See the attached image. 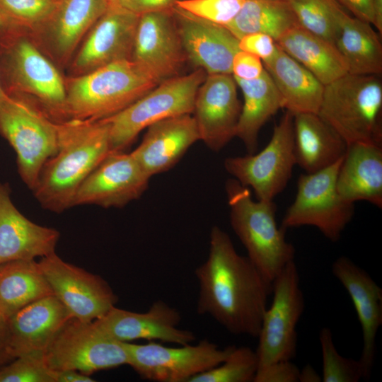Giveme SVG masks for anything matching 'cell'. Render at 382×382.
Here are the masks:
<instances>
[{
  "label": "cell",
  "instance_id": "9c48e42d",
  "mask_svg": "<svg viewBox=\"0 0 382 382\" xmlns=\"http://www.w3.org/2000/svg\"><path fill=\"white\" fill-rule=\"evenodd\" d=\"M342 160L299 177L296 195L282 219V229L309 226L331 242L340 239L354 214V204L343 199L336 187Z\"/></svg>",
  "mask_w": 382,
  "mask_h": 382
},
{
  "label": "cell",
  "instance_id": "60d3db41",
  "mask_svg": "<svg viewBox=\"0 0 382 382\" xmlns=\"http://www.w3.org/2000/svg\"><path fill=\"white\" fill-rule=\"evenodd\" d=\"M240 50L251 53L258 57L262 62L272 58L278 46L270 35L262 33H251L238 39Z\"/></svg>",
  "mask_w": 382,
  "mask_h": 382
},
{
  "label": "cell",
  "instance_id": "52a82bcc",
  "mask_svg": "<svg viewBox=\"0 0 382 382\" xmlns=\"http://www.w3.org/2000/svg\"><path fill=\"white\" fill-rule=\"evenodd\" d=\"M0 135L16 152L18 174L32 190L57 150V122L33 100L7 93L0 105Z\"/></svg>",
  "mask_w": 382,
  "mask_h": 382
},
{
  "label": "cell",
  "instance_id": "d6986e66",
  "mask_svg": "<svg viewBox=\"0 0 382 382\" xmlns=\"http://www.w3.org/2000/svg\"><path fill=\"white\" fill-rule=\"evenodd\" d=\"M180 321L177 309L163 300H156L144 313L113 306L93 323L104 335L118 342L147 340L179 345L191 344L195 336L190 330L179 328Z\"/></svg>",
  "mask_w": 382,
  "mask_h": 382
},
{
  "label": "cell",
  "instance_id": "681fc988",
  "mask_svg": "<svg viewBox=\"0 0 382 382\" xmlns=\"http://www.w3.org/2000/svg\"><path fill=\"white\" fill-rule=\"evenodd\" d=\"M374 9V24L378 33H382V0H373Z\"/></svg>",
  "mask_w": 382,
  "mask_h": 382
},
{
  "label": "cell",
  "instance_id": "8fae6325",
  "mask_svg": "<svg viewBox=\"0 0 382 382\" xmlns=\"http://www.w3.org/2000/svg\"><path fill=\"white\" fill-rule=\"evenodd\" d=\"M272 303L265 312L257 336L258 368L296 357V326L304 310L305 300L294 260L272 282Z\"/></svg>",
  "mask_w": 382,
  "mask_h": 382
},
{
  "label": "cell",
  "instance_id": "f6af8a7d",
  "mask_svg": "<svg viewBox=\"0 0 382 382\" xmlns=\"http://www.w3.org/2000/svg\"><path fill=\"white\" fill-rule=\"evenodd\" d=\"M13 359L9 345L7 319L0 314V369Z\"/></svg>",
  "mask_w": 382,
  "mask_h": 382
},
{
  "label": "cell",
  "instance_id": "836d02e7",
  "mask_svg": "<svg viewBox=\"0 0 382 382\" xmlns=\"http://www.w3.org/2000/svg\"><path fill=\"white\" fill-rule=\"evenodd\" d=\"M288 2L301 28L335 44L347 13L336 0H288Z\"/></svg>",
  "mask_w": 382,
  "mask_h": 382
},
{
  "label": "cell",
  "instance_id": "7a4b0ae2",
  "mask_svg": "<svg viewBox=\"0 0 382 382\" xmlns=\"http://www.w3.org/2000/svg\"><path fill=\"white\" fill-rule=\"evenodd\" d=\"M111 151L105 119L57 122V150L42 166L31 190L34 197L54 213L73 207L81 183Z\"/></svg>",
  "mask_w": 382,
  "mask_h": 382
},
{
  "label": "cell",
  "instance_id": "4316f807",
  "mask_svg": "<svg viewBox=\"0 0 382 382\" xmlns=\"http://www.w3.org/2000/svg\"><path fill=\"white\" fill-rule=\"evenodd\" d=\"M296 163L306 173L332 166L343 158L347 143L317 113L294 115Z\"/></svg>",
  "mask_w": 382,
  "mask_h": 382
},
{
  "label": "cell",
  "instance_id": "277c9868",
  "mask_svg": "<svg viewBox=\"0 0 382 382\" xmlns=\"http://www.w3.org/2000/svg\"><path fill=\"white\" fill-rule=\"evenodd\" d=\"M230 223L247 257L271 283L294 260L295 248L276 221L274 201L254 200L250 188L234 178L225 185Z\"/></svg>",
  "mask_w": 382,
  "mask_h": 382
},
{
  "label": "cell",
  "instance_id": "30bf717a",
  "mask_svg": "<svg viewBox=\"0 0 382 382\" xmlns=\"http://www.w3.org/2000/svg\"><path fill=\"white\" fill-rule=\"evenodd\" d=\"M293 120L294 115L286 110L262 151L224 160L225 170L240 184L251 188L256 199L273 201L291 179L296 165Z\"/></svg>",
  "mask_w": 382,
  "mask_h": 382
},
{
  "label": "cell",
  "instance_id": "ac0fdd59",
  "mask_svg": "<svg viewBox=\"0 0 382 382\" xmlns=\"http://www.w3.org/2000/svg\"><path fill=\"white\" fill-rule=\"evenodd\" d=\"M172 9L140 15L134 40L131 59L159 83L181 75L187 61Z\"/></svg>",
  "mask_w": 382,
  "mask_h": 382
},
{
  "label": "cell",
  "instance_id": "f5cc1de1",
  "mask_svg": "<svg viewBox=\"0 0 382 382\" xmlns=\"http://www.w3.org/2000/svg\"><path fill=\"white\" fill-rule=\"evenodd\" d=\"M281 1H288V0H281Z\"/></svg>",
  "mask_w": 382,
  "mask_h": 382
},
{
  "label": "cell",
  "instance_id": "cb8c5ba5",
  "mask_svg": "<svg viewBox=\"0 0 382 382\" xmlns=\"http://www.w3.org/2000/svg\"><path fill=\"white\" fill-rule=\"evenodd\" d=\"M71 318L54 295L36 300L16 312L7 319L13 359L31 352H45Z\"/></svg>",
  "mask_w": 382,
  "mask_h": 382
},
{
  "label": "cell",
  "instance_id": "6da1fadb",
  "mask_svg": "<svg viewBox=\"0 0 382 382\" xmlns=\"http://www.w3.org/2000/svg\"><path fill=\"white\" fill-rule=\"evenodd\" d=\"M195 274L197 313L211 316L233 335L257 337L272 283L247 256L238 253L220 227L212 228L207 258Z\"/></svg>",
  "mask_w": 382,
  "mask_h": 382
},
{
  "label": "cell",
  "instance_id": "bcb514c9",
  "mask_svg": "<svg viewBox=\"0 0 382 382\" xmlns=\"http://www.w3.org/2000/svg\"><path fill=\"white\" fill-rule=\"evenodd\" d=\"M55 382H93L94 379L90 376L80 371L66 369L54 371Z\"/></svg>",
  "mask_w": 382,
  "mask_h": 382
},
{
  "label": "cell",
  "instance_id": "ee69618b",
  "mask_svg": "<svg viewBox=\"0 0 382 382\" xmlns=\"http://www.w3.org/2000/svg\"><path fill=\"white\" fill-rule=\"evenodd\" d=\"M344 8H347L353 16L374 24V9L373 0H336Z\"/></svg>",
  "mask_w": 382,
  "mask_h": 382
},
{
  "label": "cell",
  "instance_id": "3957f363",
  "mask_svg": "<svg viewBox=\"0 0 382 382\" xmlns=\"http://www.w3.org/2000/svg\"><path fill=\"white\" fill-rule=\"evenodd\" d=\"M65 82L66 119L91 120L118 113L159 83L132 59L112 62Z\"/></svg>",
  "mask_w": 382,
  "mask_h": 382
},
{
  "label": "cell",
  "instance_id": "f35d334b",
  "mask_svg": "<svg viewBox=\"0 0 382 382\" xmlns=\"http://www.w3.org/2000/svg\"><path fill=\"white\" fill-rule=\"evenodd\" d=\"M245 0H178L175 6L211 23L226 26L238 15Z\"/></svg>",
  "mask_w": 382,
  "mask_h": 382
},
{
  "label": "cell",
  "instance_id": "f546056e",
  "mask_svg": "<svg viewBox=\"0 0 382 382\" xmlns=\"http://www.w3.org/2000/svg\"><path fill=\"white\" fill-rule=\"evenodd\" d=\"M235 80L243 96L236 137L244 144L248 154H251L257 151V138L261 128L279 109L283 108V103L265 69L255 79Z\"/></svg>",
  "mask_w": 382,
  "mask_h": 382
},
{
  "label": "cell",
  "instance_id": "8d00e7d4",
  "mask_svg": "<svg viewBox=\"0 0 382 382\" xmlns=\"http://www.w3.org/2000/svg\"><path fill=\"white\" fill-rule=\"evenodd\" d=\"M57 0H0V12L23 30H38L52 13Z\"/></svg>",
  "mask_w": 382,
  "mask_h": 382
},
{
  "label": "cell",
  "instance_id": "d590c367",
  "mask_svg": "<svg viewBox=\"0 0 382 382\" xmlns=\"http://www.w3.org/2000/svg\"><path fill=\"white\" fill-rule=\"evenodd\" d=\"M319 340L323 382H358L364 379V369L360 361L345 357L337 352L329 328L321 329Z\"/></svg>",
  "mask_w": 382,
  "mask_h": 382
},
{
  "label": "cell",
  "instance_id": "ba28073f",
  "mask_svg": "<svg viewBox=\"0 0 382 382\" xmlns=\"http://www.w3.org/2000/svg\"><path fill=\"white\" fill-rule=\"evenodd\" d=\"M207 74L201 69L163 81L118 113L105 118L112 151H124L151 125L192 114L197 90Z\"/></svg>",
  "mask_w": 382,
  "mask_h": 382
},
{
  "label": "cell",
  "instance_id": "603a6c76",
  "mask_svg": "<svg viewBox=\"0 0 382 382\" xmlns=\"http://www.w3.org/2000/svg\"><path fill=\"white\" fill-rule=\"evenodd\" d=\"M198 140L193 116L182 115L149 126L140 144L131 154L151 178L172 168Z\"/></svg>",
  "mask_w": 382,
  "mask_h": 382
},
{
  "label": "cell",
  "instance_id": "7bdbcfd3",
  "mask_svg": "<svg viewBox=\"0 0 382 382\" xmlns=\"http://www.w3.org/2000/svg\"><path fill=\"white\" fill-rule=\"evenodd\" d=\"M178 0H120L117 2L124 8L140 16L147 13L170 11Z\"/></svg>",
  "mask_w": 382,
  "mask_h": 382
},
{
  "label": "cell",
  "instance_id": "ffe728a7",
  "mask_svg": "<svg viewBox=\"0 0 382 382\" xmlns=\"http://www.w3.org/2000/svg\"><path fill=\"white\" fill-rule=\"evenodd\" d=\"M172 13L187 60L207 74H231L233 57L240 50L238 39L226 27L175 6Z\"/></svg>",
  "mask_w": 382,
  "mask_h": 382
},
{
  "label": "cell",
  "instance_id": "f1b7e54d",
  "mask_svg": "<svg viewBox=\"0 0 382 382\" xmlns=\"http://www.w3.org/2000/svg\"><path fill=\"white\" fill-rule=\"evenodd\" d=\"M276 42L324 86L348 73L347 64L334 43L300 25L288 30Z\"/></svg>",
  "mask_w": 382,
  "mask_h": 382
},
{
  "label": "cell",
  "instance_id": "1f68e13d",
  "mask_svg": "<svg viewBox=\"0 0 382 382\" xmlns=\"http://www.w3.org/2000/svg\"><path fill=\"white\" fill-rule=\"evenodd\" d=\"M371 24L346 13L335 42L348 73L378 75L382 72V45Z\"/></svg>",
  "mask_w": 382,
  "mask_h": 382
},
{
  "label": "cell",
  "instance_id": "83f0119b",
  "mask_svg": "<svg viewBox=\"0 0 382 382\" xmlns=\"http://www.w3.org/2000/svg\"><path fill=\"white\" fill-rule=\"evenodd\" d=\"M262 63L281 96L283 108L293 115L318 113L325 86L316 76L279 46L274 55Z\"/></svg>",
  "mask_w": 382,
  "mask_h": 382
},
{
  "label": "cell",
  "instance_id": "e0dca14e",
  "mask_svg": "<svg viewBox=\"0 0 382 382\" xmlns=\"http://www.w3.org/2000/svg\"><path fill=\"white\" fill-rule=\"evenodd\" d=\"M241 107L231 74H207L197 90L192 116L200 140L211 151H220L236 137Z\"/></svg>",
  "mask_w": 382,
  "mask_h": 382
},
{
  "label": "cell",
  "instance_id": "8992f818",
  "mask_svg": "<svg viewBox=\"0 0 382 382\" xmlns=\"http://www.w3.org/2000/svg\"><path fill=\"white\" fill-rule=\"evenodd\" d=\"M382 82L346 74L324 86L318 115L347 143L382 144Z\"/></svg>",
  "mask_w": 382,
  "mask_h": 382
},
{
  "label": "cell",
  "instance_id": "f907efd6",
  "mask_svg": "<svg viewBox=\"0 0 382 382\" xmlns=\"http://www.w3.org/2000/svg\"><path fill=\"white\" fill-rule=\"evenodd\" d=\"M6 96H7V93L6 92V91L4 90L3 87L1 78H0V105L4 101V100L5 99V98L6 97Z\"/></svg>",
  "mask_w": 382,
  "mask_h": 382
},
{
  "label": "cell",
  "instance_id": "9a60e30c",
  "mask_svg": "<svg viewBox=\"0 0 382 382\" xmlns=\"http://www.w3.org/2000/svg\"><path fill=\"white\" fill-rule=\"evenodd\" d=\"M149 179L131 152L111 151L81 183L73 205L123 207L143 195Z\"/></svg>",
  "mask_w": 382,
  "mask_h": 382
},
{
  "label": "cell",
  "instance_id": "7402d4cb",
  "mask_svg": "<svg viewBox=\"0 0 382 382\" xmlns=\"http://www.w3.org/2000/svg\"><path fill=\"white\" fill-rule=\"evenodd\" d=\"M11 193L9 185L0 181V265L54 253L59 232L25 217L12 202Z\"/></svg>",
  "mask_w": 382,
  "mask_h": 382
},
{
  "label": "cell",
  "instance_id": "d6a6232c",
  "mask_svg": "<svg viewBox=\"0 0 382 382\" xmlns=\"http://www.w3.org/2000/svg\"><path fill=\"white\" fill-rule=\"evenodd\" d=\"M299 25L287 1L245 0L236 18L226 27L238 39L262 33L277 41L291 28Z\"/></svg>",
  "mask_w": 382,
  "mask_h": 382
},
{
  "label": "cell",
  "instance_id": "2e32d148",
  "mask_svg": "<svg viewBox=\"0 0 382 382\" xmlns=\"http://www.w3.org/2000/svg\"><path fill=\"white\" fill-rule=\"evenodd\" d=\"M139 16L111 3L84 37L71 64L74 76L131 59Z\"/></svg>",
  "mask_w": 382,
  "mask_h": 382
},
{
  "label": "cell",
  "instance_id": "74e56055",
  "mask_svg": "<svg viewBox=\"0 0 382 382\" xmlns=\"http://www.w3.org/2000/svg\"><path fill=\"white\" fill-rule=\"evenodd\" d=\"M0 382H55L54 371L47 364L45 352L21 355L0 369Z\"/></svg>",
  "mask_w": 382,
  "mask_h": 382
},
{
  "label": "cell",
  "instance_id": "4fadbf2b",
  "mask_svg": "<svg viewBox=\"0 0 382 382\" xmlns=\"http://www.w3.org/2000/svg\"><path fill=\"white\" fill-rule=\"evenodd\" d=\"M129 365L144 379L156 382H189L193 376L223 362L234 345L221 349L208 340L197 345L166 347L154 341L125 342Z\"/></svg>",
  "mask_w": 382,
  "mask_h": 382
},
{
  "label": "cell",
  "instance_id": "d4e9b609",
  "mask_svg": "<svg viewBox=\"0 0 382 382\" xmlns=\"http://www.w3.org/2000/svg\"><path fill=\"white\" fill-rule=\"evenodd\" d=\"M337 190L349 202L366 201L382 208V144H347L338 169Z\"/></svg>",
  "mask_w": 382,
  "mask_h": 382
},
{
  "label": "cell",
  "instance_id": "5b68a950",
  "mask_svg": "<svg viewBox=\"0 0 382 382\" xmlns=\"http://www.w3.org/2000/svg\"><path fill=\"white\" fill-rule=\"evenodd\" d=\"M0 78L6 93L31 98L57 122L66 120L65 80L25 30L0 39Z\"/></svg>",
  "mask_w": 382,
  "mask_h": 382
},
{
  "label": "cell",
  "instance_id": "7dc6e473",
  "mask_svg": "<svg viewBox=\"0 0 382 382\" xmlns=\"http://www.w3.org/2000/svg\"><path fill=\"white\" fill-rule=\"evenodd\" d=\"M322 378L318 374L311 365L305 366L300 370L299 381L300 382H320Z\"/></svg>",
  "mask_w": 382,
  "mask_h": 382
},
{
  "label": "cell",
  "instance_id": "5bb4252c",
  "mask_svg": "<svg viewBox=\"0 0 382 382\" xmlns=\"http://www.w3.org/2000/svg\"><path fill=\"white\" fill-rule=\"evenodd\" d=\"M37 262L54 295L73 318L93 322L117 303V296L104 279L65 262L55 252Z\"/></svg>",
  "mask_w": 382,
  "mask_h": 382
},
{
  "label": "cell",
  "instance_id": "44dd1931",
  "mask_svg": "<svg viewBox=\"0 0 382 382\" xmlns=\"http://www.w3.org/2000/svg\"><path fill=\"white\" fill-rule=\"evenodd\" d=\"M332 272L347 291L357 314L363 340L359 360L364 379L369 380L376 353V335L382 324V289L367 272L344 255L334 261Z\"/></svg>",
  "mask_w": 382,
  "mask_h": 382
},
{
  "label": "cell",
  "instance_id": "4dcf8cb0",
  "mask_svg": "<svg viewBox=\"0 0 382 382\" xmlns=\"http://www.w3.org/2000/svg\"><path fill=\"white\" fill-rule=\"evenodd\" d=\"M54 295L38 262L18 260L0 265V314L6 319L28 304Z\"/></svg>",
  "mask_w": 382,
  "mask_h": 382
},
{
  "label": "cell",
  "instance_id": "484cf974",
  "mask_svg": "<svg viewBox=\"0 0 382 382\" xmlns=\"http://www.w3.org/2000/svg\"><path fill=\"white\" fill-rule=\"evenodd\" d=\"M111 3L109 0H57L44 30L47 45L60 62H66Z\"/></svg>",
  "mask_w": 382,
  "mask_h": 382
},
{
  "label": "cell",
  "instance_id": "ab89813d",
  "mask_svg": "<svg viewBox=\"0 0 382 382\" xmlns=\"http://www.w3.org/2000/svg\"><path fill=\"white\" fill-rule=\"evenodd\" d=\"M299 373L291 360L274 361L259 367L253 382H298Z\"/></svg>",
  "mask_w": 382,
  "mask_h": 382
},
{
  "label": "cell",
  "instance_id": "e575fe53",
  "mask_svg": "<svg viewBox=\"0 0 382 382\" xmlns=\"http://www.w3.org/2000/svg\"><path fill=\"white\" fill-rule=\"evenodd\" d=\"M258 364L256 351L245 346H235L223 362L193 376L189 382H252Z\"/></svg>",
  "mask_w": 382,
  "mask_h": 382
},
{
  "label": "cell",
  "instance_id": "b9f144b4",
  "mask_svg": "<svg viewBox=\"0 0 382 382\" xmlns=\"http://www.w3.org/2000/svg\"><path fill=\"white\" fill-rule=\"evenodd\" d=\"M231 71V74L235 79L253 80L262 74L265 67L258 57L239 50L233 57Z\"/></svg>",
  "mask_w": 382,
  "mask_h": 382
},
{
  "label": "cell",
  "instance_id": "c3c4849f",
  "mask_svg": "<svg viewBox=\"0 0 382 382\" xmlns=\"http://www.w3.org/2000/svg\"><path fill=\"white\" fill-rule=\"evenodd\" d=\"M17 30L21 29L15 26L0 12V39Z\"/></svg>",
  "mask_w": 382,
  "mask_h": 382
},
{
  "label": "cell",
  "instance_id": "816d5d0a",
  "mask_svg": "<svg viewBox=\"0 0 382 382\" xmlns=\"http://www.w3.org/2000/svg\"><path fill=\"white\" fill-rule=\"evenodd\" d=\"M110 3L117 2L120 0H109Z\"/></svg>",
  "mask_w": 382,
  "mask_h": 382
},
{
  "label": "cell",
  "instance_id": "7c38bea8",
  "mask_svg": "<svg viewBox=\"0 0 382 382\" xmlns=\"http://www.w3.org/2000/svg\"><path fill=\"white\" fill-rule=\"evenodd\" d=\"M54 371L72 369L90 376L94 372L128 364L125 342L114 340L93 322L71 318L45 350Z\"/></svg>",
  "mask_w": 382,
  "mask_h": 382
}]
</instances>
